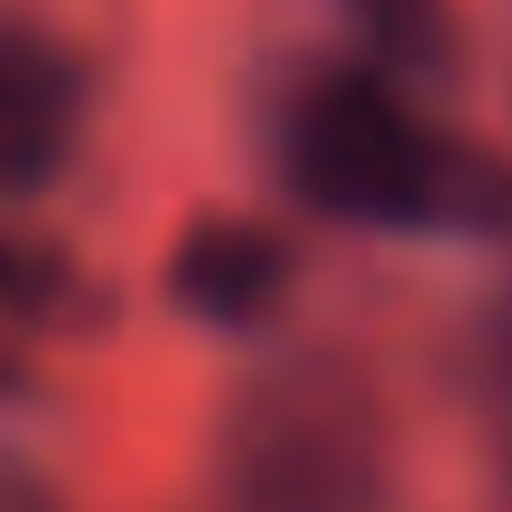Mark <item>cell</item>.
Segmentation results:
<instances>
[{"instance_id":"1","label":"cell","mask_w":512,"mask_h":512,"mask_svg":"<svg viewBox=\"0 0 512 512\" xmlns=\"http://www.w3.org/2000/svg\"><path fill=\"white\" fill-rule=\"evenodd\" d=\"M288 184L344 216L384 232H424L440 216H464V160L368 72H328L288 112Z\"/></svg>"},{"instance_id":"2","label":"cell","mask_w":512,"mask_h":512,"mask_svg":"<svg viewBox=\"0 0 512 512\" xmlns=\"http://www.w3.org/2000/svg\"><path fill=\"white\" fill-rule=\"evenodd\" d=\"M80 64L32 32H0V200L64 168L80 136Z\"/></svg>"},{"instance_id":"3","label":"cell","mask_w":512,"mask_h":512,"mask_svg":"<svg viewBox=\"0 0 512 512\" xmlns=\"http://www.w3.org/2000/svg\"><path fill=\"white\" fill-rule=\"evenodd\" d=\"M280 272H288V256H280L272 232L208 216V224H192V232L176 240L168 288H176V304L200 312V320H256V312H272Z\"/></svg>"},{"instance_id":"4","label":"cell","mask_w":512,"mask_h":512,"mask_svg":"<svg viewBox=\"0 0 512 512\" xmlns=\"http://www.w3.org/2000/svg\"><path fill=\"white\" fill-rule=\"evenodd\" d=\"M352 16L368 24V40L400 64H424L440 48V0H352Z\"/></svg>"}]
</instances>
